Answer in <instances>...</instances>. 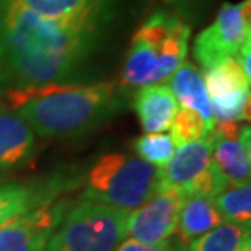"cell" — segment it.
I'll use <instances>...</instances> for the list:
<instances>
[{"label": "cell", "mask_w": 251, "mask_h": 251, "mask_svg": "<svg viewBox=\"0 0 251 251\" xmlns=\"http://www.w3.org/2000/svg\"><path fill=\"white\" fill-rule=\"evenodd\" d=\"M72 205L59 198L25 212L0 228V251H41Z\"/></svg>", "instance_id": "cell-9"}, {"label": "cell", "mask_w": 251, "mask_h": 251, "mask_svg": "<svg viewBox=\"0 0 251 251\" xmlns=\"http://www.w3.org/2000/svg\"><path fill=\"white\" fill-rule=\"evenodd\" d=\"M127 217L126 210L80 199L41 251H114L127 235Z\"/></svg>", "instance_id": "cell-5"}, {"label": "cell", "mask_w": 251, "mask_h": 251, "mask_svg": "<svg viewBox=\"0 0 251 251\" xmlns=\"http://www.w3.org/2000/svg\"><path fill=\"white\" fill-rule=\"evenodd\" d=\"M170 129H172L170 137L176 147L207 137V134L212 130V127L198 113L188 108H178Z\"/></svg>", "instance_id": "cell-20"}, {"label": "cell", "mask_w": 251, "mask_h": 251, "mask_svg": "<svg viewBox=\"0 0 251 251\" xmlns=\"http://www.w3.org/2000/svg\"><path fill=\"white\" fill-rule=\"evenodd\" d=\"M173 250V243L170 242H163L160 245H142L137 243L134 240H126L118 247L116 251H172Z\"/></svg>", "instance_id": "cell-23"}, {"label": "cell", "mask_w": 251, "mask_h": 251, "mask_svg": "<svg viewBox=\"0 0 251 251\" xmlns=\"http://www.w3.org/2000/svg\"><path fill=\"white\" fill-rule=\"evenodd\" d=\"M163 2L170 7V12L189 25L201 18L212 0H163Z\"/></svg>", "instance_id": "cell-22"}, {"label": "cell", "mask_w": 251, "mask_h": 251, "mask_svg": "<svg viewBox=\"0 0 251 251\" xmlns=\"http://www.w3.org/2000/svg\"><path fill=\"white\" fill-rule=\"evenodd\" d=\"M160 170L139 157L104 155L88 170L80 199L132 212L158 193Z\"/></svg>", "instance_id": "cell-4"}, {"label": "cell", "mask_w": 251, "mask_h": 251, "mask_svg": "<svg viewBox=\"0 0 251 251\" xmlns=\"http://www.w3.org/2000/svg\"><path fill=\"white\" fill-rule=\"evenodd\" d=\"M126 0H0V92L82 85L119 25Z\"/></svg>", "instance_id": "cell-1"}, {"label": "cell", "mask_w": 251, "mask_h": 251, "mask_svg": "<svg viewBox=\"0 0 251 251\" xmlns=\"http://www.w3.org/2000/svg\"><path fill=\"white\" fill-rule=\"evenodd\" d=\"M8 100L39 137L75 139L123 113L127 106L129 90L114 82L48 85Z\"/></svg>", "instance_id": "cell-2"}, {"label": "cell", "mask_w": 251, "mask_h": 251, "mask_svg": "<svg viewBox=\"0 0 251 251\" xmlns=\"http://www.w3.org/2000/svg\"><path fill=\"white\" fill-rule=\"evenodd\" d=\"M237 251H251V238L248 237L247 240H245V242L238 247Z\"/></svg>", "instance_id": "cell-24"}, {"label": "cell", "mask_w": 251, "mask_h": 251, "mask_svg": "<svg viewBox=\"0 0 251 251\" xmlns=\"http://www.w3.org/2000/svg\"><path fill=\"white\" fill-rule=\"evenodd\" d=\"M212 142V163L225 183H248L251 172L250 127H240L235 132H209Z\"/></svg>", "instance_id": "cell-11"}, {"label": "cell", "mask_w": 251, "mask_h": 251, "mask_svg": "<svg viewBox=\"0 0 251 251\" xmlns=\"http://www.w3.org/2000/svg\"><path fill=\"white\" fill-rule=\"evenodd\" d=\"M222 220L237 225H250L251 186L248 183H227L212 198Z\"/></svg>", "instance_id": "cell-16"}, {"label": "cell", "mask_w": 251, "mask_h": 251, "mask_svg": "<svg viewBox=\"0 0 251 251\" xmlns=\"http://www.w3.org/2000/svg\"><path fill=\"white\" fill-rule=\"evenodd\" d=\"M132 147L139 158L157 168H163L173 157L176 145L170 134H144L134 140Z\"/></svg>", "instance_id": "cell-19"}, {"label": "cell", "mask_w": 251, "mask_h": 251, "mask_svg": "<svg viewBox=\"0 0 251 251\" xmlns=\"http://www.w3.org/2000/svg\"><path fill=\"white\" fill-rule=\"evenodd\" d=\"M160 170L158 193L175 191L184 198L193 194L212 199L225 184L212 163V142L207 137L179 145L170 162Z\"/></svg>", "instance_id": "cell-6"}, {"label": "cell", "mask_w": 251, "mask_h": 251, "mask_svg": "<svg viewBox=\"0 0 251 251\" xmlns=\"http://www.w3.org/2000/svg\"><path fill=\"white\" fill-rule=\"evenodd\" d=\"M250 237V225L224 222L189 243L188 251H237Z\"/></svg>", "instance_id": "cell-18"}, {"label": "cell", "mask_w": 251, "mask_h": 251, "mask_svg": "<svg viewBox=\"0 0 251 251\" xmlns=\"http://www.w3.org/2000/svg\"><path fill=\"white\" fill-rule=\"evenodd\" d=\"M191 26L168 10H155L130 41L123 65L124 88H140L168 80L189 51Z\"/></svg>", "instance_id": "cell-3"}, {"label": "cell", "mask_w": 251, "mask_h": 251, "mask_svg": "<svg viewBox=\"0 0 251 251\" xmlns=\"http://www.w3.org/2000/svg\"><path fill=\"white\" fill-rule=\"evenodd\" d=\"M202 78L209 100L242 92V90H250V77L243 72L235 57L225 59L215 67L204 70Z\"/></svg>", "instance_id": "cell-17"}, {"label": "cell", "mask_w": 251, "mask_h": 251, "mask_svg": "<svg viewBox=\"0 0 251 251\" xmlns=\"http://www.w3.org/2000/svg\"><path fill=\"white\" fill-rule=\"evenodd\" d=\"M2 109H3V108H2V103H0V111H2Z\"/></svg>", "instance_id": "cell-26"}, {"label": "cell", "mask_w": 251, "mask_h": 251, "mask_svg": "<svg viewBox=\"0 0 251 251\" xmlns=\"http://www.w3.org/2000/svg\"><path fill=\"white\" fill-rule=\"evenodd\" d=\"M132 106L145 134H160L170 129L178 101L167 85L155 83L140 87L132 100Z\"/></svg>", "instance_id": "cell-13"}, {"label": "cell", "mask_w": 251, "mask_h": 251, "mask_svg": "<svg viewBox=\"0 0 251 251\" xmlns=\"http://www.w3.org/2000/svg\"><path fill=\"white\" fill-rule=\"evenodd\" d=\"M250 5V0L240 3L225 2L214 22L198 34L193 52L202 72L225 59L235 57L243 44L251 39Z\"/></svg>", "instance_id": "cell-8"}, {"label": "cell", "mask_w": 251, "mask_h": 251, "mask_svg": "<svg viewBox=\"0 0 251 251\" xmlns=\"http://www.w3.org/2000/svg\"><path fill=\"white\" fill-rule=\"evenodd\" d=\"M210 113L214 123L250 119V90H242L224 97L210 98Z\"/></svg>", "instance_id": "cell-21"}, {"label": "cell", "mask_w": 251, "mask_h": 251, "mask_svg": "<svg viewBox=\"0 0 251 251\" xmlns=\"http://www.w3.org/2000/svg\"><path fill=\"white\" fill-rule=\"evenodd\" d=\"M82 173L77 168H57L29 179L0 181V228L25 212L41 207L77 189Z\"/></svg>", "instance_id": "cell-7"}, {"label": "cell", "mask_w": 251, "mask_h": 251, "mask_svg": "<svg viewBox=\"0 0 251 251\" xmlns=\"http://www.w3.org/2000/svg\"><path fill=\"white\" fill-rule=\"evenodd\" d=\"M36 153V134L17 113L0 111V175L26 168Z\"/></svg>", "instance_id": "cell-12"}, {"label": "cell", "mask_w": 251, "mask_h": 251, "mask_svg": "<svg viewBox=\"0 0 251 251\" xmlns=\"http://www.w3.org/2000/svg\"><path fill=\"white\" fill-rule=\"evenodd\" d=\"M222 224V217L219 215L212 199L207 196H188L184 198L178 215L179 235L184 243L194 242L196 238L202 237L209 230Z\"/></svg>", "instance_id": "cell-15"}, {"label": "cell", "mask_w": 251, "mask_h": 251, "mask_svg": "<svg viewBox=\"0 0 251 251\" xmlns=\"http://www.w3.org/2000/svg\"><path fill=\"white\" fill-rule=\"evenodd\" d=\"M184 196L175 191H162L129 212L127 235L142 245L168 242L178 227V215Z\"/></svg>", "instance_id": "cell-10"}, {"label": "cell", "mask_w": 251, "mask_h": 251, "mask_svg": "<svg viewBox=\"0 0 251 251\" xmlns=\"http://www.w3.org/2000/svg\"><path fill=\"white\" fill-rule=\"evenodd\" d=\"M172 251H188V248L183 247V245H179V247H175V245H173V250Z\"/></svg>", "instance_id": "cell-25"}, {"label": "cell", "mask_w": 251, "mask_h": 251, "mask_svg": "<svg viewBox=\"0 0 251 251\" xmlns=\"http://www.w3.org/2000/svg\"><path fill=\"white\" fill-rule=\"evenodd\" d=\"M168 80L170 90L175 95L176 101L181 104V108L193 109L210 127H214L209 95L205 92L204 78L202 74L199 72V69L191 62H183Z\"/></svg>", "instance_id": "cell-14"}]
</instances>
